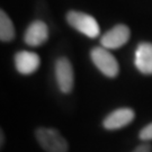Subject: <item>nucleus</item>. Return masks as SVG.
I'll list each match as a JSON object with an SVG mask.
<instances>
[{"instance_id":"nucleus-12","label":"nucleus","mask_w":152,"mask_h":152,"mask_svg":"<svg viewBox=\"0 0 152 152\" xmlns=\"http://www.w3.org/2000/svg\"><path fill=\"white\" fill-rule=\"evenodd\" d=\"M132 152H152V148L148 143H142L133 150Z\"/></svg>"},{"instance_id":"nucleus-9","label":"nucleus","mask_w":152,"mask_h":152,"mask_svg":"<svg viewBox=\"0 0 152 152\" xmlns=\"http://www.w3.org/2000/svg\"><path fill=\"white\" fill-rule=\"evenodd\" d=\"M134 64L139 72L145 76L152 75V43L142 42L136 46Z\"/></svg>"},{"instance_id":"nucleus-2","label":"nucleus","mask_w":152,"mask_h":152,"mask_svg":"<svg viewBox=\"0 0 152 152\" xmlns=\"http://www.w3.org/2000/svg\"><path fill=\"white\" fill-rule=\"evenodd\" d=\"M35 137L41 148L46 152H68L69 144L59 131L51 127H38Z\"/></svg>"},{"instance_id":"nucleus-6","label":"nucleus","mask_w":152,"mask_h":152,"mask_svg":"<svg viewBox=\"0 0 152 152\" xmlns=\"http://www.w3.org/2000/svg\"><path fill=\"white\" fill-rule=\"evenodd\" d=\"M135 117V113L132 108L122 107L109 113L103 121V126L108 131L120 130L131 124Z\"/></svg>"},{"instance_id":"nucleus-13","label":"nucleus","mask_w":152,"mask_h":152,"mask_svg":"<svg viewBox=\"0 0 152 152\" xmlns=\"http://www.w3.org/2000/svg\"><path fill=\"white\" fill-rule=\"evenodd\" d=\"M1 137H0V139H1V143H0V144H1V147H2V145H4V139H5V135H4V132H2V131H1Z\"/></svg>"},{"instance_id":"nucleus-1","label":"nucleus","mask_w":152,"mask_h":152,"mask_svg":"<svg viewBox=\"0 0 152 152\" xmlns=\"http://www.w3.org/2000/svg\"><path fill=\"white\" fill-rule=\"evenodd\" d=\"M65 19L71 27L87 37L96 38L100 35L99 24L96 20V18L89 14L82 11L70 10L66 14Z\"/></svg>"},{"instance_id":"nucleus-10","label":"nucleus","mask_w":152,"mask_h":152,"mask_svg":"<svg viewBox=\"0 0 152 152\" xmlns=\"http://www.w3.org/2000/svg\"><path fill=\"white\" fill-rule=\"evenodd\" d=\"M15 27L10 17L4 10H0V39L1 42H11L15 38Z\"/></svg>"},{"instance_id":"nucleus-8","label":"nucleus","mask_w":152,"mask_h":152,"mask_svg":"<svg viewBox=\"0 0 152 152\" xmlns=\"http://www.w3.org/2000/svg\"><path fill=\"white\" fill-rule=\"evenodd\" d=\"M14 63L18 73L28 76L38 70L41 65V58L35 52L19 51L14 58Z\"/></svg>"},{"instance_id":"nucleus-5","label":"nucleus","mask_w":152,"mask_h":152,"mask_svg":"<svg viewBox=\"0 0 152 152\" xmlns=\"http://www.w3.org/2000/svg\"><path fill=\"white\" fill-rule=\"evenodd\" d=\"M131 37V31L124 24H118L110 28L109 31L102 35L100 44L107 50L120 49L129 42Z\"/></svg>"},{"instance_id":"nucleus-3","label":"nucleus","mask_w":152,"mask_h":152,"mask_svg":"<svg viewBox=\"0 0 152 152\" xmlns=\"http://www.w3.org/2000/svg\"><path fill=\"white\" fill-rule=\"evenodd\" d=\"M92 63L107 78H115L120 72V64L114 55L103 46L94 48L90 52Z\"/></svg>"},{"instance_id":"nucleus-7","label":"nucleus","mask_w":152,"mask_h":152,"mask_svg":"<svg viewBox=\"0 0 152 152\" xmlns=\"http://www.w3.org/2000/svg\"><path fill=\"white\" fill-rule=\"evenodd\" d=\"M49 27L43 20H34L28 25L24 35V41L28 46L37 48L49 39Z\"/></svg>"},{"instance_id":"nucleus-11","label":"nucleus","mask_w":152,"mask_h":152,"mask_svg":"<svg viewBox=\"0 0 152 152\" xmlns=\"http://www.w3.org/2000/svg\"><path fill=\"white\" fill-rule=\"evenodd\" d=\"M139 139L143 142L152 141V123L145 125L139 133Z\"/></svg>"},{"instance_id":"nucleus-4","label":"nucleus","mask_w":152,"mask_h":152,"mask_svg":"<svg viewBox=\"0 0 152 152\" xmlns=\"http://www.w3.org/2000/svg\"><path fill=\"white\" fill-rule=\"evenodd\" d=\"M54 73L56 85L63 94H70L75 86V72L69 59L64 56L55 61Z\"/></svg>"}]
</instances>
